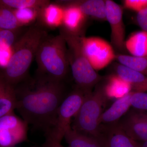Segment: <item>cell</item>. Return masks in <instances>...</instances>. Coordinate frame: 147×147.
Returning a JSON list of instances; mask_svg holds the SVG:
<instances>
[{
	"instance_id": "6da1fadb",
	"label": "cell",
	"mask_w": 147,
	"mask_h": 147,
	"mask_svg": "<svg viewBox=\"0 0 147 147\" xmlns=\"http://www.w3.org/2000/svg\"><path fill=\"white\" fill-rule=\"evenodd\" d=\"M16 110L28 124L48 132L55 123L58 109L66 95L63 82L36 75L15 87Z\"/></svg>"
},
{
	"instance_id": "2e32d148",
	"label": "cell",
	"mask_w": 147,
	"mask_h": 147,
	"mask_svg": "<svg viewBox=\"0 0 147 147\" xmlns=\"http://www.w3.org/2000/svg\"><path fill=\"white\" fill-rule=\"evenodd\" d=\"M15 87L6 82L0 72V118L16 109Z\"/></svg>"
},
{
	"instance_id": "4dcf8cb0",
	"label": "cell",
	"mask_w": 147,
	"mask_h": 147,
	"mask_svg": "<svg viewBox=\"0 0 147 147\" xmlns=\"http://www.w3.org/2000/svg\"><path fill=\"white\" fill-rule=\"evenodd\" d=\"M18 147L16 146V147ZM36 147V146H33V147Z\"/></svg>"
},
{
	"instance_id": "8992f818",
	"label": "cell",
	"mask_w": 147,
	"mask_h": 147,
	"mask_svg": "<svg viewBox=\"0 0 147 147\" xmlns=\"http://www.w3.org/2000/svg\"><path fill=\"white\" fill-rule=\"evenodd\" d=\"M86 94L76 87L67 95L58 109L54 125L45 134V139L61 143L66 132L71 127V119L79 111Z\"/></svg>"
},
{
	"instance_id": "5bb4252c",
	"label": "cell",
	"mask_w": 147,
	"mask_h": 147,
	"mask_svg": "<svg viewBox=\"0 0 147 147\" xmlns=\"http://www.w3.org/2000/svg\"><path fill=\"white\" fill-rule=\"evenodd\" d=\"M63 14L62 6L57 2H50L40 10L38 19L42 26L55 29L61 26Z\"/></svg>"
},
{
	"instance_id": "44dd1931",
	"label": "cell",
	"mask_w": 147,
	"mask_h": 147,
	"mask_svg": "<svg viewBox=\"0 0 147 147\" xmlns=\"http://www.w3.org/2000/svg\"><path fill=\"white\" fill-rule=\"evenodd\" d=\"M115 59L120 64L147 76V57H137L125 54H119L116 55Z\"/></svg>"
},
{
	"instance_id": "f546056e",
	"label": "cell",
	"mask_w": 147,
	"mask_h": 147,
	"mask_svg": "<svg viewBox=\"0 0 147 147\" xmlns=\"http://www.w3.org/2000/svg\"><path fill=\"white\" fill-rule=\"evenodd\" d=\"M138 143H139V147H147V141L138 142Z\"/></svg>"
},
{
	"instance_id": "5b68a950",
	"label": "cell",
	"mask_w": 147,
	"mask_h": 147,
	"mask_svg": "<svg viewBox=\"0 0 147 147\" xmlns=\"http://www.w3.org/2000/svg\"><path fill=\"white\" fill-rule=\"evenodd\" d=\"M108 100L103 85L97 86L94 91L86 94L74 117L71 128L82 134L99 138V119Z\"/></svg>"
},
{
	"instance_id": "7c38bea8",
	"label": "cell",
	"mask_w": 147,
	"mask_h": 147,
	"mask_svg": "<svg viewBox=\"0 0 147 147\" xmlns=\"http://www.w3.org/2000/svg\"><path fill=\"white\" fill-rule=\"evenodd\" d=\"M99 138L103 147H139L138 142L127 136L118 123L101 127Z\"/></svg>"
},
{
	"instance_id": "7a4b0ae2",
	"label": "cell",
	"mask_w": 147,
	"mask_h": 147,
	"mask_svg": "<svg viewBox=\"0 0 147 147\" xmlns=\"http://www.w3.org/2000/svg\"><path fill=\"white\" fill-rule=\"evenodd\" d=\"M48 35L40 25L30 27L20 36L12 47L10 58L1 71L6 82L15 87L27 77L40 43Z\"/></svg>"
},
{
	"instance_id": "cb8c5ba5",
	"label": "cell",
	"mask_w": 147,
	"mask_h": 147,
	"mask_svg": "<svg viewBox=\"0 0 147 147\" xmlns=\"http://www.w3.org/2000/svg\"><path fill=\"white\" fill-rule=\"evenodd\" d=\"M21 27L32 24L38 18L40 10L34 8H25L13 10Z\"/></svg>"
},
{
	"instance_id": "8fae6325",
	"label": "cell",
	"mask_w": 147,
	"mask_h": 147,
	"mask_svg": "<svg viewBox=\"0 0 147 147\" xmlns=\"http://www.w3.org/2000/svg\"><path fill=\"white\" fill-rule=\"evenodd\" d=\"M63 7L64 14L61 30L68 33L82 36L87 17L70 1L57 2Z\"/></svg>"
},
{
	"instance_id": "9a60e30c",
	"label": "cell",
	"mask_w": 147,
	"mask_h": 147,
	"mask_svg": "<svg viewBox=\"0 0 147 147\" xmlns=\"http://www.w3.org/2000/svg\"><path fill=\"white\" fill-rule=\"evenodd\" d=\"M115 71L117 76L130 84L133 92L147 91V76L144 74L121 64L117 65Z\"/></svg>"
},
{
	"instance_id": "277c9868",
	"label": "cell",
	"mask_w": 147,
	"mask_h": 147,
	"mask_svg": "<svg viewBox=\"0 0 147 147\" xmlns=\"http://www.w3.org/2000/svg\"><path fill=\"white\" fill-rule=\"evenodd\" d=\"M60 34L66 42L69 64L76 88L86 93L91 92L102 77L94 69L85 55L82 42L83 35L71 34L61 29Z\"/></svg>"
},
{
	"instance_id": "d4e9b609",
	"label": "cell",
	"mask_w": 147,
	"mask_h": 147,
	"mask_svg": "<svg viewBox=\"0 0 147 147\" xmlns=\"http://www.w3.org/2000/svg\"><path fill=\"white\" fill-rule=\"evenodd\" d=\"M0 29V53L2 51L12 47L18 39V32Z\"/></svg>"
},
{
	"instance_id": "30bf717a",
	"label": "cell",
	"mask_w": 147,
	"mask_h": 147,
	"mask_svg": "<svg viewBox=\"0 0 147 147\" xmlns=\"http://www.w3.org/2000/svg\"><path fill=\"white\" fill-rule=\"evenodd\" d=\"M118 123L127 135L134 141H147V111L133 108L129 110Z\"/></svg>"
},
{
	"instance_id": "83f0119b",
	"label": "cell",
	"mask_w": 147,
	"mask_h": 147,
	"mask_svg": "<svg viewBox=\"0 0 147 147\" xmlns=\"http://www.w3.org/2000/svg\"><path fill=\"white\" fill-rule=\"evenodd\" d=\"M136 20L142 30L147 32V8L137 13Z\"/></svg>"
},
{
	"instance_id": "3957f363",
	"label": "cell",
	"mask_w": 147,
	"mask_h": 147,
	"mask_svg": "<svg viewBox=\"0 0 147 147\" xmlns=\"http://www.w3.org/2000/svg\"><path fill=\"white\" fill-rule=\"evenodd\" d=\"M37 75L63 82L69 67L67 46L63 36L47 35L40 43L35 56Z\"/></svg>"
},
{
	"instance_id": "7402d4cb",
	"label": "cell",
	"mask_w": 147,
	"mask_h": 147,
	"mask_svg": "<svg viewBox=\"0 0 147 147\" xmlns=\"http://www.w3.org/2000/svg\"><path fill=\"white\" fill-rule=\"evenodd\" d=\"M50 2L48 0H0V5L12 10L34 8L40 10Z\"/></svg>"
},
{
	"instance_id": "603a6c76",
	"label": "cell",
	"mask_w": 147,
	"mask_h": 147,
	"mask_svg": "<svg viewBox=\"0 0 147 147\" xmlns=\"http://www.w3.org/2000/svg\"><path fill=\"white\" fill-rule=\"evenodd\" d=\"M21 28L13 10L0 5V29L16 31Z\"/></svg>"
},
{
	"instance_id": "d6986e66",
	"label": "cell",
	"mask_w": 147,
	"mask_h": 147,
	"mask_svg": "<svg viewBox=\"0 0 147 147\" xmlns=\"http://www.w3.org/2000/svg\"><path fill=\"white\" fill-rule=\"evenodd\" d=\"M64 138L69 147H103L100 138L79 133L71 127L66 132Z\"/></svg>"
},
{
	"instance_id": "484cf974",
	"label": "cell",
	"mask_w": 147,
	"mask_h": 147,
	"mask_svg": "<svg viewBox=\"0 0 147 147\" xmlns=\"http://www.w3.org/2000/svg\"><path fill=\"white\" fill-rule=\"evenodd\" d=\"M131 107L136 110L147 111V93L133 92L130 98Z\"/></svg>"
},
{
	"instance_id": "4fadbf2b",
	"label": "cell",
	"mask_w": 147,
	"mask_h": 147,
	"mask_svg": "<svg viewBox=\"0 0 147 147\" xmlns=\"http://www.w3.org/2000/svg\"><path fill=\"white\" fill-rule=\"evenodd\" d=\"M133 91L117 99L112 105L102 113L100 119V127L109 126L118 123L119 121L131 107L130 98Z\"/></svg>"
},
{
	"instance_id": "ba28073f",
	"label": "cell",
	"mask_w": 147,
	"mask_h": 147,
	"mask_svg": "<svg viewBox=\"0 0 147 147\" xmlns=\"http://www.w3.org/2000/svg\"><path fill=\"white\" fill-rule=\"evenodd\" d=\"M28 125L14 112L0 118V147H15L28 140Z\"/></svg>"
},
{
	"instance_id": "ffe728a7",
	"label": "cell",
	"mask_w": 147,
	"mask_h": 147,
	"mask_svg": "<svg viewBox=\"0 0 147 147\" xmlns=\"http://www.w3.org/2000/svg\"><path fill=\"white\" fill-rule=\"evenodd\" d=\"M127 51L131 56L147 57V32H136L131 35L125 42Z\"/></svg>"
},
{
	"instance_id": "ac0fdd59",
	"label": "cell",
	"mask_w": 147,
	"mask_h": 147,
	"mask_svg": "<svg viewBox=\"0 0 147 147\" xmlns=\"http://www.w3.org/2000/svg\"><path fill=\"white\" fill-rule=\"evenodd\" d=\"M103 86L108 99H119L132 91L130 84L116 74L109 76Z\"/></svg>"
},
{
	"instance_id": "52a82bcc",
	"label": "cell",
	"mask_w": 147,
	"mask_h": 147,
	"mask_svg": "<svg viewBox=\"0 0 147 147\" xmlns=\"http://www.w3.org/2000/svg\"><path fill=\"white\" fill-rule=\"evenodd\" d=\"M85 55L95 70L106 67L115 59L113 47L106 40L97 37H82Z\"/></svg>"
},
{
	"instance_id": "4316f807",
	"label": "cell",
	"mask_w": 147,
	"mask_h": 147,
	"mask_svg": "<svg viewBox=\"0 0 147 147\" xmlns=\"http://www.w3.org/2000/svg\"><path fill=\"white\" fill-rule=\"evenodd\" d=\"M123 5L125 8L138 13L147 8V0H125Z\"/></svg>"
},
{
	"instance_id": "e0dca14e",
	"label": "cell",
	"mask_w": 147,
	"mask_h": 147,
	"mask_svg": "<svg viewBox=\"0 0 147 147\" xmlns=\"http://www.w3.org/2000/svg\"><path fill=\"white\" fill-rule=\"evenodd\" d=\"M77 6L82 13L88 17L99 20H106V3L103 0L70 1Z\"/></svg>"
},
{
	"instance_id": "9c48e42d",
	"label": "cell",
	"mask_w": 147,
	"mask_h": 147,
	"mask_svg": "<svg viewBox=\"0 0 147 147\" xmlns=\"http://www.w3.org/2000/svg\"><path fill=\"white\" fill-rule=\"evenodd\" d=\"M106 19L111 28V45L117 51L125 55V27L123 19V9L111 0L105 1Z\"/></svg>"
},
{
	"instance_id": "f1b7e54d",
	"label": "cell",
	"mask_w": 147,
	"mask_h": 147,
	"mask_svg": "<svg viewBox=\"0 0 147 147\" xmlns=\"http://www.w3.org/2000/svg\"><path fill=\"white\" fill-rule=\"evenodd\" d=\"M40 147H66L61 144V143L55 142L50 139H45V142ZM67 147H69V146Z\"/></svg>"
}]
</instances>
